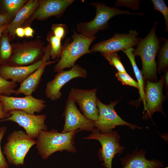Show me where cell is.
<instances>
[{"instance_id": "obj_16", "label": "cell", "mask_w": 168, "mask_h": 168, "mask_svg": "<svg viewBox=\"0 0 168 168\" xmlns=\"http://www.w3.org/2000/svg\"><path fill=\"white\" fill-rule=\"evenodd\" d=\"M50 47L49 43L44 49V54L42 58V62L41 65L35 71L21 84L18 89L15 90V95L23 94L26 96H29L32 95V93L35 91L40 84L45 67L59 60L57 59L54 61H50Z\"/></svg>"}, {"instance_id": "obj_35", "label": "cell", "mask_w": 168, "mask_h": 168, "mask_svg": "<svg viewBox=\"0 0 168 168\" xmlns=\"http://www.w3.org/2000/svg\"><path fill=\"white\" fill-rule=\"evenodd\" d=\"M9 17L5 14H0V27L5 25L7 22Z\"/></svg>"}, {"instance_id": "obj_20", "label": "cell", "mask_w": 168, "mask_h": 168, "mask_svg": "<svg viewBox=\"0 0 168 168\" xmlns=\"http://www.w3.org/2000/svg\"><path fill=\"white\" fill-rule=\"evenodd\" d=\"M40 2L36 0H30L17 12L14 18L7 28L11 35L13 37L15 36L16 30L21 27L24 21L34 13L39 7Z\"/></svg>"}, {"instance_id": "obj_15", "label": "cell", "mask_w": 168, "mask_h": 168, "mask_svg": "<svg viewBox=\"0 0 168 168\" xmlns=\"http://www.w3.org/2000/svg\"><path fill=\"white\" fill-rule=\"evenodd\" d=\"M20 46L12 52L7 64L25 66L33 63L39 61L44 49L42 45L34 42L21 44Z\"/></svg>"}, {"instance_id": "obj_23", "label": "cell", "mask_w": 168, "mask_h": 168, "mask_svg": "<svg viewBox=\"0 0 168 168\" xmlns=\"http://www.w3.org/2000/svg\"><path fill=\"white\" fill-rule=\"evenodd\" d=\"M50 47V56L55 59L60 57L63 47L61 43V40L56 37L51 32L47 37Z\"/></svg>"}, {"instance_id": "obj_13", "label": "cell", "mask_w": 168, "mask_h": 168, "mask_svg": "<svg viewBox=\"0 0 168 168\" xmlns=\"http://www.w3.org/2000/svg\"><path fill=\"white\" fill-rule=\"evenodd\" d=\"M97 90L77 89L72 87L68 96L76 102L83 114L87 118L94 121L96 120L99 116L97 106Z\"/></svg>"}, {"instance_id": "obj_36", "label": "cell", "mask_w": 168, "mask_h": 168, "mask_svg": "<svg viewBox=\"0 0 168 168\" xmlns=\"http://www.w3.org/2000/svg\"><path fill=\"white\" fill-rule=\"evenodd\" d=\"M15 34L19 37H23L25 36L24 28L21 27L17 28L16 30Z\"/></svg>"}, {"instance_id": "obj_11", "label": "cell", "mask_w": 168, "mask_h": 168, "mask_svg": "<svg viewBox=\"0 0 168 168\" xmlns=\"http://www.w3.org/2000/svg\"><path fill=\"white\" fill-rule=\"evenodd\" d=\"M87 72L85 69L77 64H75L69 70L61 71L54 79L47 84L45 90L46 96L52 101L60 99L62 96V88L71 80L77 77L86 78Z\"/></svg>"}, {"instance_id": "obj_4", "label": "cell", "mask_w": 168, "mask_h": 168, "mask_svg": "<svg viewBox=\"0 0 168 168\" xmlns=\"http://www.w3.org/2000/svg\"><path fill=\"white\" fill-rule=\"evenodd\" d=\"M96 36L86 37L78 34L74 29L72 36V41H66L63 45L60 59L54 68V72H58L66 68L70 69L77 60L83 55L91 53L89 47Z\"/></svg>"}, {"instance_id": "obj_26", "label": "cell", "mask_w": 168, "mask_h": 168, "mask_svg": "<svg viewBox=\"0 0 168 168\" xmlns=\"http://www.w3.org/2000/svg\"><path fill=\"white\" fill-rule=\"evenodd\" d=\"M12 53V46L8 38L2 37L0 49V58L3 61L9 60Z\"/></svg>"}, {"instance_id": "obj_6", "label": "cell", "mask_w": 168, "mask_h": 168, "mask_svg": "<svg viewBox=\"0 0 168 168\" xmlns=\"http://www.w3.org/2000/svg\"><path fill=\"white\" fill-rule=\"evenodd\" d=\"M120 136L114 130L107 133L100 132L96 128L86 139H95L100 143L101 148L99 149L98 156L100 161H103L102 166L105 168H112V162L115 155L122 153L125 147L120 143Z\"/></svg>"}, {"instance_id": "obj_19", "label": "cell", "mask_w": 168, "mask_h": 168, "mask_svg": "<svg viewBox=\"0 0 168 168\" xmlns=\"http://www.w3.org/2000/svg\"><path fill=\"white\" fill-rule=\"evenodd\" d=\"M42 58L36 62L26 66H11L7 64L0 66V76L5 80L21 84L40 66Z\"/></svg>"}, {"instance_id": "obj_2", "label": "cell", "mask_w": 168, "mask_h": 168, "mask_svg": "<svg viewBox=\"0 0 168 168\" xmlns=\"http://www.w3.org/2000/svg\"><path fill=\"white\" fill-rule=\"evenodd\" d=\"M157 24L158 22L156 21L147 35L140 39L136 48L133 51L135 57L138 56L141 58L142 64L141 72L144 80L154 82L157 80L155 58L161 43L156 32Z\"/></svg>"}, {"instance_id": "obj_8", "label": "cell", "mask_w": 168, "mask_h": 168, "mask_svg": "<svg viewBox=\"0 0 168 168\" xmlns=\"http://www.w3.org/2000/svg\"><path fill=\"white\" fill-rule=\"evenodd\" d=\"M135 30H131L127 33H116L111 38L94 45L90 49L93 52L101 54L117 52L137 46L141 39Z\"/></svg>"}, {"instance_id": "obj_30", "label": "cell", "mask_w": 168, "mask_h": 168, "mask_svg": "<svg viewBox=\"0 0 168 168\" xmlns=\"http://www.w3.org/2000/svg\"><path fill=\"white\" fill-rule=\"evenodd\" d=\"M53 34L61 40L68 33L69 30L65 24H54L52 27Z\"/></svg>"}, {"instance_id": "obj_10", "label": "cell", "mask_w": 168, "mask_h": 168, "mask_svg": "<svg viewBox=\"0 0 168 168\" xmlns=\"http://www.w3.org/2000/svg\"><path fill=\"white\" fill-rule=\"evenodd\" d=\"M63 116L64 124L62 133L79 130L92 131L95 127L94 121L87 118L77 108L75 102L68 96L66 101Z\"/></svg>"}, {"instance_id": "obj_28", "label": "cell", "mask_w": 168, "mask_h": 168, "mask_svg": "<svg viewBox=\"0 0 168 168\" xmlns=\"http://www.w3.org/2000/svg\"><path fill=\"white\" fill-rule=\"evenodd\" d=\"M154 10L160 11L163 14L165 19L166 25V32L168 31V7L163 0H152Z\"/></svg>"}, {"instance_id": "obj_33", "label": "cell", "mask_w": 168, "mask_h": 168, "mask_svg": "<svg viewBox=\"0 0 168 168\" xmlns=\"http://www.w3.org/2000/svg\"><path fill=\"white\" fill-rule=\"evenodd\" d=\"M10 115V114L9 113H7L4 111L3 104L0 101V120L7 118Z\"/></svg>"}, {"instance_id": "obj_29", "label": "cell", "mask_w": 168, "mask_h": 168, "mask_svg": "<svg viewBox=\"0 0 168 168\" xmlns=\"http://www.w3.org/2000/svg\"><path fill=\"white\" fill-rule=\"evenodd\" d=\"M115 76L123 85L133 86L138 90L139 85L138 82L132 78L127 73L118 72L116 73Z\"/></svg>"}, {"instance_id": "obj_25", "label": "cell", "mask_w": 168, "mask_h": 168, "mask_svg": "<svg viewBox=\"0 0 168 168\" xmlns=\"http://www.w3.org/2000/svg\"><path fill=\"white\" fill-rule=\"evenodd\" d=\"M17 86L16 82L5 80L0 76V95L10 96L15 93Z\"/></svg>"}, {"instance_id": "obj_14", "label": "cell", "mask_w": 168, "mask_h": 168, "mask_svg": "<svg viewBox=\"0 0 168 168\" xmlns=\"http://www.w3.org/2000/svg\"><path fill=\"white\" fill-rule=\"evenodd\" d=\"M0 101L3 104L4 111L7 113L20 110L33 114L40 113L46 106L44 100L35 98L32 95L18 97L0 95Z\"/></svg>"}, {"instance_id": "obj_17", "label": "cell", "mask_w": 168, "mask_h": 168, "mask_svg": "<svg viewBox=\"0 0 168 168\" xmlns=\"http://www.w3.org/2000/svg\"><path fill=\"white\" fill-rule=\"evenodd\" d=\"M74 0H46L40 2L32 19L42 20L52 16L59 18Z\"/></svg>"}, {"instance_id": "obj_21", "label": "cell", "mask_w": 168, "mask_h": 168, "mask_svg": "<svg viewBox=\"0 0 168 168\" xmlns=\"http://www.w3.org/2000/svg\"><path fill=\"white\" fill-rule=\"evenodd\" d=\"M134 49L133 48L122 50L126 54L130 61L135 77L137 79L139 85V92L140 99L142 100L144 105L145 106V103L144 100V90L145 84L143 75L141 71L138 68L135 61V57L133 55V51Z\"/></svg>"}, {"instance_id": "obj_22", "label": "cell", "mask_w": 168, "mask_h": 168, "mask_svg": "<svg viewBox=\"0 0 168 168\" xmlns=\"http://www.w3.org/2000/svg\"><path fill=\"white\" fill-rule=\"evenodd\" d=\"M164 43L160 46L157 53L158 61L157 72H161L167 69L168 66V40L161 38Z\"/></svg>"}, {"instance_id": "obj_37", "label": "cell", "mask_w": 168, "mask_h": 168, "mask_svg": "<svg viewBox=\"0 0 168 168\" xmlns=\"http://www.w3.org/2000/svg\"><path fill=\"white\" fill-rule=\"evenodd\" d=\"M165 74L163 76L164 84V83L166 86V88H168V70H166Z\"/></svg>"}, {"instance_id": "obj_32", "label": "cell", "mask_w": 168, "mask_h": 168, "mask_svg": "<svg viewBox=\"0 0 168 168\" xmlns=\"http://www.w3.org/2000/svg\"><path fill=\"white\" fill-rule=\"evenodd\" d=\"M5 126L0 127V168H9L8 163L5 158L1 148V142L6 131Z\"/></svg>"}, {"instance_id": "obj_3", "label": "cell", "mask_w": 168, "mask_h": 168, "mask_svg": "<svg viewBox=\"0 0 168 168\" xmlns=\"http://www.w3.org/2000/svg\"><path fill=\"white\" fill-rule=\"evenodd\" d=\"M94 6L96 9L94 18L89 22H81L76 25L77 32L78 34L88 38H91L100 30L109 27L108 21L113 17L118 15H142V13H132L128 10H123L116 7H111L100 2H94L90 4Z\"/></svg>"}, {"instance_id": "obj_27", "label": "cell", "mask_w": 168, "mask_h": 168, "mask_svg": "<svg viewBox=\"0 0 168 168\" xmlns=\"http://www.w3.org/2000/svg\"><path fill=\"white\" fill-rule=\"evenodd\" d=\"M26 1L25 0H5L3 2L7 11L9 13H13L18 11Z\"/></svg>"}, {"instance_id": "obj_31", "label": "cell", "mask_w": 168, "mask_h": 168, "mask_svg": "<svg viewBox=\"0 0 168 168\" xmlns=\"http://www.w3.org/2000/svg\"><path fill=\"white\" fill-rule=\"evenodd\" d=\"M140 1L139 0H118L115 3V7H127L131 9L137 10L139 9Z\"/></svg>"}, {"instance_id": "obj_18", "label": "cell", "mask_w": 168, "mask_h": 168, "mask_svg": "<svg viewBox=\"0 0 168 168\" xmlns=\"http://www.w3.org/2000/svg\"><path fill=\"white\" fill-rule=\"evenodd\" d=\"M147 152L143 149H136L132 153L120 157L122 168H161L164 165L162 161L155 159L149 160L146 158Z\"/></svg>"}, {"instance_id": "obj_9", "label": "cell", "mask_w": 168, "mask_h": 168, "mask_svg": "<svg viewBox=\"0 0 168 168\" xmlns=\"http://www.w3.org/2000/svg\"><path fill=\"white\" fill-rule=\"evenodd\" d=\"M9 113L10 116L0 120V122L10 121L16 123L24 128L28 136L34 139L37 138L41 131L48 129L45 123L46 118L45 114H30L20 110H13Z\"/></svg>"}, {"instance_id": "obj_5", "label": "cell", "mask_w": 168, "mask_h": 168, "mask_svg": "<svg viewBox=\"0 0 168 168\" xmlns=\"http://www.w3.org/2000/svg\"><path fill=\"white\" fill-rule=\"evenodd\" d=\"M36 143V141L25 132L14 131L7 136L3 147V153L8 164L22 166L24 164L25 157L30 149Z\"/></svg>"}, {"instance_id": "obj_34", "label": "cell", "mask_w": 168, "mask_h": 168, "mask_svg": "<svg viewBox=\"0 0 168 168\" xmlns=\"http://www.w3.org/2000/svg\"><path fill=\"white\" fill-rule=\"evenodd\" d=\"M25 36L27 37H33L34 32L33 30L30 26L24 28Z\"/></svg>"}, {"instance_id": "obj_7", "label": "cell", "mask_w": 168, "mask_h": 168, "mask_svg": "<svg viewBox=\"0 0 168 168\" xmlns=\"http://www.w3.org/2000/svg\"><path fill=\"white\" fill-rule=\"evenodd\" d=\"M118 102V100L111 101L110 104L106 105L97 98L96 104L99 110V116L98 119L94 121V122L95 127L100 132L104 133H108L116 126L119 125L128 126L132 130L148 128L132 124L124 120L115 110V106Z\"/></svg>"}, {"instance_id": "obj_1", "label": "cell", "mask_w": 168, "mask_h": 168, "mask_svg": "<svg viewBox=\"0 0 168 168\" xmlns=\"http://www.w3.org/2000/svg\"><path fill=\"white\" fill-rule=\"evenodd\" d=\"M79 130L66 133H59L56 129L41 131L37 138L36 148L39 154L44 160L53 153L66 151L74 153L77 152L74 146V137Z\"/></svg>"}, {"instance_id": "obj_38", "label": "cell", "mask_w": 168, "mask_h": 168, "mask_svg": "<svg viewBox=\"0 0 168 168\" xmlns=\"http://www.w3.org/2000/svg\"><path fill=\"white\" fill-rule=\"evenodd\" d=\"M8 25H4L0 27V38L2 31L6 28H7Z\"/></svg>"}, {"instance_id": "obj_12", "label": "cell", "mask_w": 168, "mask_h": 168, "mask_svg": "<svg viewBox=\"0 0 168 168\" xmlns=\"http://www.w3.org/2000/svg\"><path fill=\"white\" fill-rule=\"evenodd\" d=\"M144 90V100L145 111L142 119L147 120L151 118L153 114L156 112L164 114L162 104L165 99L163 93L164 85L163 76H161L160 80L156 82L146 81Z\"/></svg>"}, {"instance_id": "obj_24", "label": "cell", "mask_w": 168, "mask_h": 168, "mask_svg": "<svg viewBox=\"0 0 168 168\" xmlns=\"http://www.w3.org/2000/svg\"><path fill=\"white\" fill-rule=\"evenodd\" d=\"M102 55L108 61L110 64L118 70V72L127 73L121 61V58L117 52L105 53Z\"/></svg>"}]
</instances>
